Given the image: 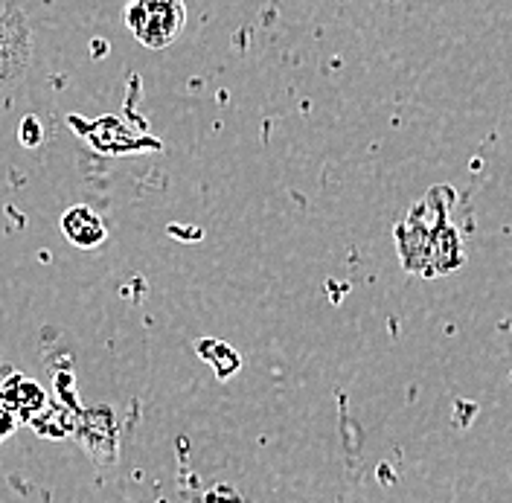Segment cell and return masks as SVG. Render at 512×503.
<instances>
[{
    "label": "cell",
    "instance_id": "6da1fadb",
    "mask_svg": "<svg viewBox=\"0 0 512 503\" xmlns=\"http://www.w3.org/2000/svg\"><path fill=\"white\" fill-rule=\"evenodd\" d=\"M399 253L408 271L437 277L451 274L460 262V236L448 227L446 216L431 227V221H422L419 210L408 216L405 227L399 230Z\"/></svg>",
    "mask_w": 512,
    "mask_h": 503
},
{
    "label": "cell",
    "instance_id": "7a4b0ae2",
    "mask_svg": "<svg viewBox=\"0 0 512 503\" xmlns=\"http://www.w3.org/2000/svg\"><path fill=\"white\" fill-rule=\"evenodd\" d=\"M128 32L149 50H163L181 38L187 27L184 0H131L123 12Z\"/></svg>",
    "mask_w": 512,
    "mask_h": 503
},
{
    "label": "cell",
    "instance_id": "3957f363",
    "mask_svg": "<svg viewBox=\"0 0 512 503\" xmlns=\"http://www.w3.org/2000/svg\"><path fill=\"white\" fill-rule=\"evenodd\" d=\"M62 233L67 236L70 245L82 248V251H91L96 245L105 242V224L96 216L91 207H70L62 216Z\"/></svg>",
    "mask_w": 512,
    "mask_h": 503
},
{
    "label": "cell",
    "instance_id": "277c9868",
    "mask_svg": "<svg viewBox=\"0 0 512 503\" xmlns=\"http://www.w3.org/2000/svg\"><path fill=\"white\" fill-rule=\"evenodd\" d=\"M0 399L6 402V408L15 416H30V413H38L44 408V390L24 376L9 378L0 390Z\"/></svg>",
    "mask_w": 512,
    "mask_h": 503
},
{
    "label": "cell",
    "instance_id": "5b68a950",
    "mask_svg": "<svg viewBox=\"0 0 512 503\" xmlns=\"http://www.w3.org/2000/svg\"><path fill=\"white\" fill-rule=\"evenodd\" d=\"M15 422H18V416L6 408V402L0 399V440H6L15 431Z\"/></svg>",
    "mask_w": 512,
    "mask_h": 503
}]
</instances>
